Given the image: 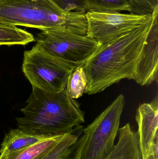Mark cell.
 Returning a JSON list of instances; mask_svg holds the SVG:
<instances>
[{
    "label": "cell",
    "instance_id": "obj_1",
    "mask_svg": "<svg viewBox=\"0 0 158 159\" xmlns=\"http://www.w3.org/2000/svg\"><path fill=\"white\" fill-rule=\"evenodd\" d=\"M158 8L151 18L123 37L101 48L82 66L87 77L84 93L101 92L123 79L134 80L140 54Z\"/></svg>",
    "mask_w": 158,
    "mask_h": 159
},
{
    "label": "cell",
    "instance_id": "obj_2",
    "mask_svg": "<svg viewBox=\"0 0 158 159\" xmlns=\"http://www.w3.org/2000/svg\"><path fill=\"white\" fill-rule=\"evenodd\" d=\"M24 116L17 118L18 128L32 134L55 136L81 129L84 113L66 88L58 92L32 87L27 105L21 109Z\"/></svg>",
    "mask_w": 158,
    "mask_h": 159
},
{
    "label": "cell",
    "instance_id": "obj_3",
    "mask_svg": "<svg viewBox=\"0 0 158 159\" xmlns=\"http://www.w3.org/2000/svg\"><path fill=\"white\" fill-rule=\"evenodd\" d=\"M0 21L41 30L63 28L86 35L85 13L66 11L51 0H0Z\"/></svg>",
    "mask_w": 158,
    "mask_h": 159
},
{
    "label": "cell",
    "instance_id": "obj_4",
    "mask_svg": "<svg viewBox=\"0 0 158 159\" xmlns=\"http://www.w3.org/2000/svg\"><path fill=\"white\" fill-rule=\"evenodd\" d=\"M125 97L120 94L93 121L83 129L77 159H105L115 148Z\"/></svg>",
    "mask_w": 158,
    "mask_h": 159
},
{
    "label": "cell",
    "instance_id": "obj_5",
    "mask_svg": "<svg viewBox=\"0 0 158 159\" xmlns=\"http://www.w3.org/2000/svg\"><path fill=\"white\" fill-rule=\"evenodd\" d=\"M36 41V45L43 50L76 68L82 67L102 46L86 35L63 28L42 30Z\"/></svg>",
    "mask_w": 158,
    "mask_h": 159
},
{
    "label": "cell",
    "instance_id": "obj_6",
    "mask_svg": "<svg viewBox=\"0 0 158 159\" xmlns=\"http://www.w3.org/2000/svg\"><path fill=\"white\" fill-rule=\"evenodd\" d=\"M76 67L43 50L37 45L24 52L22 71L32 85L47 91L66 89L70 75Z\"/></svg>",
    "mask_w": 158,
    "mask_h": 159
},
{
    "label": "cell",
    "instance_id": "obj_7",
    "mask_svg": "<svg viewBox=\"0 0 158 159\" xmlns=\"http://www.w3.org/2000/svg\"><path fill=\"white\" fill-rule=\"evenodd\" d=\"M152 15L122 14L116 12H87L86 35L102 46L123 37L148 21Z\"/></svg>",
    "mask_w": 158,
    "mask_h": 159
},
{
    "label": "cell",
    "instance_id": "obj_8",
    "mask_svg": "<svg viewBox=\"0 0 158 159\" xmlns=\"http://www.w3.org/2000/svg\"><path fill=\"white\" fill-rule=\"evenodd\" d=\"M158 15L155 17L140 54L134 80L141 86L158 81Z\"/></svg>",
    "mask_w": 158,
    "mask_h": 159
},
{
    "label": "cell",
    "instance_id": "obj_9",
    "mask_svg": "<svg viewBox=\"0 0 158 159\" xmlns=\"http://www.w3.org/2000/svg\"><path fill=\"white\" fill-rule=\"evenodd\" d=\"M135 120L138 125L137 133L142 159H145L150 148L158 142V95L151 102L139 106Z\"/></svg>",
    "mask_w": 158,
    "mask_h": 159
},
{
    "label": "cell",
    "instance_id": "obj_10",
    "mask_svg": "<svg viewBox=\"0 0 158 159\" xmlns=\"http://www.w3.org/2000/svg\"><path fill=\"white\" fill-rule=\"evenodd\" d=\"M105 159H142L137 132L130 123L119 129L118 141Z\"/></svg>",
    "mask_w": 158,
    "mask_h": 159
},
{
    "label": "cell",
    "instance_id": "obj_11",
    "mask_svg": "<svg viewBox=\"0 0 158 159\" xmlns=\"http://www.w3.org/2000/svg\"><path fill=\"white\" fill-rule=\"evenodd\" d=\"M51 136L32 134L20 129H12L6 134L0 148V154L21 150Z\"/></svg>",
    "mask_w": 158,
    "mask_h": 159
},
{
    "label": "cell",
    "instance_id": "obj_12",
    "mask_svg": "<svg viewBox=\"0 0 158 159\" xmlns=\"http://www.w3.org/2000/svg\"><path fill=\"white\" fill-rule=\"evenodd\" d=\"M83 130L64 134L54 147L41 159H77L82 142Z\"/></svg>",
    "mask_w": 158,
    "mask_h": 159
},
{
    "label": "cell",
    "instance_id": "obj_13",
    "mask_svg": "<svg viewBox=\"0 0 158 159\" xmlns=\"http://www.w3.org/2000/svg\"><path fill=\"white\" fill-rule=\"evenodd\" d=\"M64 134L50 136L21 150L0 154V159H41L54 147Z\"/></svg>",
    "mask_w": 158,
    "mask_h": 159
},
{
    "label": "cell",
    "instance_id": "obj_14",
    "mask_svg": "<svg viewBox=\"0 0 158 159\" xmlns=\"http://www.w3.org/2000/svg\"><path fill=\"white\" fill-rule=\"evenodd\" d=\"M34 41V36L30 33L0 21V45H26Z\"/></svg>",
    "mask_w": 158,
    "mask_h": 159
},
{
    "label": "cell",
    "instance_id": "obj_15",
    "mask_svg": "<svg viewBox=\"0 0 158 159\" xmlns=\"http://www.w3.org/2000/svg\"><path fill=\"white\" fill-rule=\"evenodd\" d=\"M87 12L129 11L131 7L129 0H86Z\"/></svg>",
    "mask_w": 158,
    "mask_h": 159
},
{
    "label": "cell",
    "instance_id": "obj_16",
    "mask_svg": "<svg viewBox=\"0 0 158 159\" xmlns=\"http://www.w3.org/2000/svg\"><path fill=\"white\" fill-rule=\"evenodd\" d=\"M87 83V77L83 68L76 67L69 76L66 89L71 98L78 99L83 95Z\"/></svg>",
    "mask_w": 158,
    "mask_h": 159
},
{
    "label": "cell",
    "instance_id": "obj_17",
    "mask_svg": "<svg viewBox=\"0 0 158 159\" xmlns=\"http://www.w3.org/2000/svg\"><path fill=\"white\" fill-rule=\"evenodd\" d=\"M131 10L130 14L135 15H152L158 8V0H129Z\"/></svg>",
    "mask_w": 158,
    "mask_h": 159
},
{
    "label": "cell",
    "instance_id": "obj_18",
    "mask_svg": "<svg viewBox=\"0 0 158 159\" xmlns=\"http://www.w3.org/2000/svg\"><path fill=\"white\" fill-rule=\"evenodd\" d=\"M56 5L66 11L87 12L86 0H51Z\"/></svg>",
    "mask_w": 158,
    "mask_h": 159
},
{
    "label": "cell",
    "instance_id": "obj_19",
    "mask_svg": "<svg viewBox=\"0 0 158 159\" xmlns=\"http://www.w3.org/2000/svg\"><path fill=\"white\" fill-rule=\"evenodd\" d=\"M145 159H158V142L152 146Z\"/></svg>",
    "mask_w": 158,
    "mask_h": 159
}]
</instances>
